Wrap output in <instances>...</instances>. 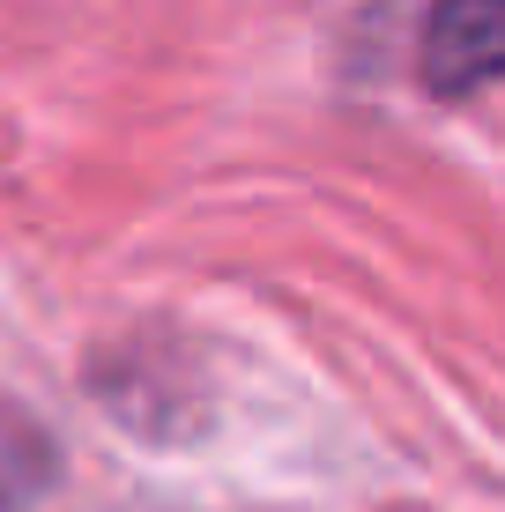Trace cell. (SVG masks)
I'll return each instance as SVG.
<instances>
[{"label": "cell", "mask_w": 505, "mask_h": 512, "mask_svg": "<svg viewBox=\"0 0 505 512\" xmlns=\"http://www.w3.org/2000/svg\"><path fill=\"white\" fill-rule=\"evenodd\" d=\"M424 90L431 97H483L505 82V0H439L424 23Z\"/></svg>", "instance_id": "cell-1"}]
</instances>
